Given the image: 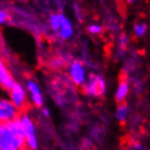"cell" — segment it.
<instances>
[{"mask_svg":"<svg viewBox=\"0 0 150 150\" xmlns=\"http://www.w3.org/2000/svg\"><path fill=\"white\" fill-rule=\"evenodd\" d=\"M0 150H26L17 121L0 124Z\"/></svg>","mask_w":150,"mask_h":150,"instance_id":"cell-1","label":"cell"},{"mask_svg":"<svg viewBox=\"0 0 150 150\" xmlns=\"http://www.w3.org/2000/svg\"><path fill=\"white\" fill-rule=\"evenodd\" d=\"M17 122L24 138L26 150H38L40 139L38 134V125L33 115L29 111L21 112Z\"/></svg>","mask_w":150,"mask_h":150,"instance_id":"cell-2","label":"cell"},{"mask_svg":"<svg viewBox=\"0 0 150 150\" xmlns=\"http://www.w3.org/2000/svg\"><path fill=\"white\" fill-rule=\"evenodd\" d=\"M50 25L55 34L62 40H69L74 35V26L70 20L63 13H53L50 17Z\"/></svg>","mask_w":150,"mask_h":150,"instance_id":"cell-3","label":"cell"},{"mask_svg":"<svg viewBox=\"0 0 150 150\" xmlns=\"http://www.w3.org/2000/svg\"><path fill=\"white\" fill-rule=\"evenodd\" d=\"M82 92L88 96L99 98L105 93L106 84H105L104 78L98 74H91L86 80V82L82 84Z\"/></svg>","mask_w":150,"mask_h":150,"instance_id":"cell-4","label":"cell"},{"mask_svg":"<svg viewBox=\"0 0 150 150\" xmlns=\"http://www.w3.org/2000/svg\"><path fill=\"white\" fill-rule=\"evenodd\" d=\"M8 98L9 100L12 102V104L20 111V112H24L28 111L30 106L29 98H28V93L25 90L24 84L21 82H16L8 92Z\"/></svg>","mask_w":150,"mask_h":150,"instance_id":"cell-5","label":"cell"},{"mask_svg":"<svg viewBox=\"0 0 150 150\" xmlns=\"http://www.w3.org/2000/svg\"><path fill=\"white\" fill-rule=\"evenodd\" d=\"M24 87L28 93L30 105L35 108H42L45 105V96L38 81L33 78H28L25 79Z\"/></svg>","mask_w":150,"mask_h":150,"instance_id":"cell-6","label":"cell"},{"mask_svg":"<svg viewBox=\"0 0 150 150\" xmlns=\"http://www.w3.org/2000/svg\"><path fill=\"white\" fill-rule=\"evenodd\" d=\"M66 68L68 80L76 87H82L88 78L83 64L79 60H72L67 65Z\"/></svg>","mask_w":150,"mask_h":150,"instance_id":"cell-7","label":"cell"},{"mask_svg":"<svg viewBox=\"0 0 150 150\" xmlns=\"http://www.w3.org/2000/svg\"><path fill=\"white\" fill-rule=\"evenodd\" d=\"M20 113L8 96H0V124L17 121Z\"/></svg>","mask_w":150,"mask_h":150,"instance_id":"cell-8","label":"cell"},{"mask_svg":"<svg viewBox=\"0 0 150 150\" xmlns=\"http://www.w3.org/2000/svg\"><path fill=\"white\" fill-rule=\"evenodd\" d=\"M16 82L17 80L11 74V71L9 70V68L6 65V62L2 58V55L0 53V89L8 92Z\"/></svg>","mask_w":150,"mask_h":150,"instance_id":"cell-9","label":"cell"},{"mask_svg":"<svg viewBox=\"0 0 150 150\" xmlns=\"http://www.w3.org/2000/svg\"><path fill=\"white\" fill-rule=\"evenodd\" d=\"M45 66L50 71L59 72V71H62L67 67V62L66 59L64 58L63 56H60V55H53V56H50L48 58L46 59Z\"/></svg>","mask_w":150,"mask_h":150,"instance_id":"cell-10","label":"cell"},{"mask_svg":"<svg viewBox=\"0 0 150 150\" xmlns=\"http://www.w3.org/2000/svg\"><path fill=\"white\" fill-rule=\"evenodd\" d=\"M129 93V82L127 79H122L115 92V101L117 103H123Z\"/></svg>","mask_w":150,"mask_h":150,"instance_id":"cell-11","label":"cell"},{"mask_svg":"<svg viewBox=\"0 0 150 150\" xmlns=\"http://www.w3.org/2000/svg\"><path fill=\"white\" fill-rule=\"evenodd\" d=\"M128 105L126 104L125 102L120 103L116 108V113H115V117L120 123H124L127 120L128 116Z\"/></svg>","mask_w":150,"mask_h":150,"instance_id":"cell-12","label":"cell"},{"mask_svg":"<svg viewBox=\"0 0 150 150\" xmlns=\"http://www.w3.org/2000/svg\"><path fill=\"white\" fill-rule=\"evenodd\" d=\"M147 31V25L145 23H138V24L135 25V28H134V33L135 35L137 36V38H142L145 35Z\"/></svg>","mask_w":150,"mask_h":150,"instance_id":"cell-13","label":"cell"},{"mask_svg":"<svg viewBox=\"0 0 150 150\" xmlns=\"http://www.w3.org/2000/svg\"><path fill=\"white\" fill-rule=\"evenodd\" d=\"M103 31V26L99 24H91L88 26V32L91 34H100Z\"/></svg>","mask_w":150,"mask_h":150,"instance_id":"cell-14","label":"cell"},{"mask_svg":"<svg viewBox=\"0 0 150 150\" xmlns=\"http://www.w3.org/2000/svg\"><path fill=\"white\" fill-rule=\"evenodd\" d=\"M10 20V16L6 10L0 9V24H4Z\"/></svg>","mask_w":150,"mask_h":150,"instance_id":"cell-15","label":"cell"},{"mask_svg":"<svg viewBox=\"0 0 150 150\" xmlns=\"http://www.w3.org/2000/svg\"><path fill=\"white\" fill-rule=\"evenodd\" d=\"M127 45H128V38H127V35L123 34L120 38V48H121V50H126Z\"/></svg>","mask_w":150,"mask_h":150,"instance_id":"cell-16","label":"cell"},{"mask_svg":"<svg viewBox=\"0 0 150 150\" xmlns=\"http://www.w3.org/2000/svg\"><path fill=\"white\" fill-rule=\"evenodd\" d=\"M40 110H41V112H42L43 116L46 117V118H50V108L44 105V106H43L42 108H40Z\"/></svg>","mask_w":150,"mask_h":150,"instance_id":"cell-17","label":"cell"},{"mask_svg":"<svg viewBox=\"0 0 150 150\" xmlns=\"http://www.w3.org/2000/svg\"><path fill=\"white\" fill-rule=\"evenodd\" d=\"M75 11H76V16L77 18L80 20V22H82V17H81V10H80L79 6L77 4H75Z\"/></svg>","mask_w":150,"mask_h":150,"instance_id":"cell-18","label":"cell"},{"mask_svg":"<svg viewBox=\"0 0 150 150\" xmlns=\"http://www.w3.org/2000/svg\"><path fill=\"white\" fill-rule=\"evenodd\" d=\"M126 1H127L128 4H134V2L136 1V0H126Z\"/></svg>","mask_w":150,"mask_h":150,"instance_id":"cell-19","label":"cell"}]
</instances>
